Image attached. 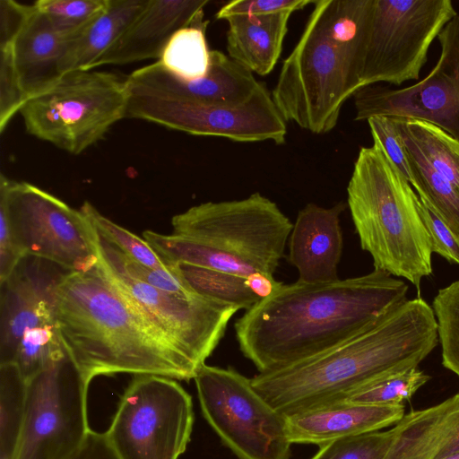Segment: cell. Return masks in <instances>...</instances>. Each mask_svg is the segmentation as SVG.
I'll return each mask as SVG.
<instances>
[{"instance_id":"6da1fadb","label":"cell","mask_w":459,"mask_h":459,"mask_svg":"<svg viewBox=\"0 0 459 459\" xmlns=\"http://www.w3.org/2000/svg\"><path fill=\"white\" fill-rule=\"evenodd\" d=\"M389 273L323 283L282 284L235 322L239 350L259 373L315 356L368 326L407 299Z\"/></svg>"},{"instance_id":"7a4b0ae2","label":"cell","mask_w":459,"mask_h":459,"mask_svg":"<svg viewBox=\"0 0 459 459\" xmlns=\"http://www.w3.org/2000/svg\"><path fill=\"white\" fill-rule=\"evenodd\" d=\"M438 342L434 310L417 297L315 356L256 374L251 384L272 407L289 415L327 403L378 377L417 368Z\"/></svg>"},{"instance_id":"3957f363","label":"cell","mask_w":459,"mask_h":459,"mask_svg":"<svg viewBox=\"0 0 459 459\" xmlns=\"http://www.w3.org/2000/svg\"><path fill=\"white\" fill-rule=\"evenodd\" d=\"M55 316L65 351L89 383L118 373L188 381L200 368L129 306L99 264L62 278Z\"/></svg>"},{"instance_id":"277c9868","label":"cell","mask_w":459,"mask_h":459,"mask_svg":"<svg viewBox=\"0 0 459 459\" xmlns=\"http://www.w3.org/2000/svg\"><path fill=\"white\" fill-rule=\"evenodd\" d=\"M272 91L286 122L316 134L332 131L361 88L373 0H316Z\"/></svg>"},{"instance_id":"5b68a950","label":"cell","mask_w":459,"mask_h":459,"mask_svg":"<svg viewBox=\"0 0 459 459\" xmlns=\"http://www.w3.org/2000/svg\"><path fill=\"white\" fill-rule=\"evenodd\" d=\"M171 225L170 235L143 232L166 264H187L240 276L273 275L293 227L260 193L192 206L174 215Z\"/></svg>"},{"instance_id":"8992f818","label":"cell","mask_w":459,"mask_h":459,"mask_svg":"<svg viewBox=\"0 0 459 459\" xmlns=\"http://www.w3.org/2000/svg\"><path fill=\"white\" fill-rule=\"evenodd\" d=\"M347 204L375 269L420 288L432 273V243L419 195L376 143L361 147L347 186Z\"/></svg>"},{"instance_id":"52a82bcc","label":"cell","mask_w":459,"mask_h":459,"mask_svg":"<svg viewBox=\"0 0 459 459\" xmlns=\"http://www.w3.org/2000/svg\"><path fill=\"white\" fill-rule=\"evenodd\" d=\"M127 101L126 77L74 70L29 99L20 113L30 134L76 155L126 118Z\"/></svg>"},{"instance_id":"ba28073f","label":"cell","mask_w":459,"mask_h":459,"mask_svg":"<svg viewBox=\"0 0 459 459\" xmlns=\"http://www.w3.org/2000/svg\"><path fill=\"white\" fill-rule=\"evenodd\" d=\"M194 420L192 398L177 380L137 375L105 433L119 459H178Z\"/></svg>"},{"instance_id":"9c48e42d","label":"cell","mask_w":459,"mask_h":459,"mask_svg":"<svg viewBox=\"0 0 459 459\" xmlns=\"http://www.w3.org/2000/svg\"><path fill=\"white\" fill-rule=\"evenodd\" d=\"M204 417L238 459H289L286 416L232 368L203 365L194 378Z\"/></svg>"},{"instance_id":"30bf717a","label":"cell","mask_w":459,"mask_h":459,"mask_svg":"<svg viewBox=\"0 0 459 459\" xmlns=\"http://www.w3.org/2000/svg\"><path fill=\"white\" fill-rule=\"evenodd\" d=\"M0 207L8 216L22 253L68 272H88L99 263L96 229L90 219L48 192L0 177Z\"/></svg>"},{"instance_id":"8fae6325","label":"cell","mask_w":459,"mask_h":459,"mask_svg":"<svg viewBox=\"0 0 459 459\" xmlns=\"http://www.w3.org/2000/svg\"><path fill=\"white\" fill-rule=\"evenodd\" d=\"M89 384L66 351L27 380L24 420L13 459H69L90 431Z\"/></svg>"},{"instance_id":"7c38bea8","label":"cell","mask_w":459,"mask_h":459,"mask_svg":"<svg viewBox=\"0 0 459 459\" xmlns=\"http://www.w3.org/2000/svg\"><path fill=\"white\" fill-rule=\"evenodd\" d=\"M456 14L451 0H373L361 87L418 80L432 42Z\"/></svg>"},{"instance_id":"4fadbf2b","label":"cell","mask_w":459,"mask_h":459,"mask_svg":"<svg viewBox=\"0 0 459 459\" xmlns=\"http://www.w3.org/2000/svg\"><path fill=\"white\" fill-rule=\"evenodd\" d=\"M127 89L126 117L146 120L195 135L242 143H285L286 121L263 82L253 97L238 106L207 105L128 85Z\"/></svg>"},{"instance_id":"5bb4252c","label":"cell","mask_w":459,"mask_h":459,"mask_svg":"<svg viewBox=\"0 0 459 459\" xmlns=\"http://www.w3.org/2000/svg\"><path fill=\"white\" fill-rule=\"evenodd\" d=\"M98 264L129 306L200 368L239 310L200 295L185 296L154 288L100 258Z\"/></svg>"},{"instance_id":"9a60e30c","label":"cell","mask_w":459,"mask_h":459,"mask_svg":"<svg viewBox=\"0 0 459 459\" xmlns=\"http://www.w3.org/2000/svg\"><path fill=\"white\" fill-rule=\"evenodd\" d=\"M441 51L431 72L409 87L392 89L377 84L353 95L355 120L385 116L426 121L459 142V14L437 37Z\"/></svg>"},{"instance_id":"2e32d148","label":"cell","mask_w":459,"mask_h":459,"mask_svg":"<svg viewBox=\"0 0 459 459\" xmlns=\"http://www.w3.org/2000/svg\"><path fill=\"white\" fill-rule=\"evenodd\" d=\"M69 273L40 257L25 255L0 282V364L14 363L23 333L55 317V293Z\"/></svg>"},{"instance_id":"e0dca14e","label":"cell","mask_w":459,"mask_h":459,"mask_svg":"<svg viewBox=\"0 0 459 459\" xmlns=\"http://www.w3.org/2000/svg\"><path fill=\"white\" fill-rule=\"evenodd\" d=\"M210 67L203 78L186 81L168 71L160 61L134 70L127 85L198 103L238 106L248 101L262 82L220 50H211Z\"/></svg>"},{"instance_id":"ac0fdd59","label":"cell","mask_w":459,"mask_h":459,"mask_svg":"<svg viewBox=\"0 0 459 459\" xmlns=\"http://www.w3.org/2000/svg\"><path fill=\"white\" fill-rule=\"evenodd\" d=\"M346 205L325 208L310 203L298 212L288 239L289 263L299 273L298 281L330 282L339 279L337 269L342 254L340 216Z\"/></svg>"},{"instance_id":"d6986e66","label":"cell","mask_w":459,"mask_h":459,"mask_svg":"<svg viewBox=\"0 0 459 459\" xmlns=\"http://www.w3.org/2000/svg\"><path fill=\"white\" fill-rule=\"evenodd\" d=\"M208 3V0H149L140 15L92 64L91 70L104 65L160 58L178 30L204 20V9Z\"/></svg>"},{"instance_id":"ffe728a7","label":"cell","mask_w":459,"mask_h":459,"mask_svg":"<svg viewBox=\"0 0 459 459\" xmlns=\"http://www.w3.org/2000/svg\"><path fill=\"white\" fill-rule=\"evenodd\" d=\"M285 416L291 444L321 446L398 423L404 416V404L330 403Z\"/></svg>"},{"instance_id":"44dd1931","label":"cell","mask_w":459,"mask_h":459,"mask_svg":"<svg viewBox=\"0 0 459 459\" xmlns=\"http://www.w3.org/2000/svg\"><path fill=\"white\" fill-rule=\"evenodd\" d=\"M33 4V11L13 42L14 65L27 100L51 88L64 74L62 63L69 39Z\"/></svg>"},{"instance_id":"7402d4cb","label":"cell","mask_w":459,"mask_h":459,"mask_svg":"<svg viewBox=\"0 0 459 459\" xmlns=\"http://www.w3.org/2000/svg\"><path fill=\"white\" fill-rule=\"evenodd\" d=\"M459 425V394L404 414L383 459H434Z\"/></svg>"},{"instance_id":"603a6c76","label":"cell","mask_w":459,"mask_h":459,"mask_svg":"<svg viewBox=\"0 0 459 459\" xmlns=\"http://www.w3.org/2000/svg\"><path fill=\"white\" fill-rule=\"evenodd\" d=\"M290 15L277 13L228 19V56L253 74L267 75L281 56Z\"/></svg>"},{"instance_id":"cb8c5ba5","label":"cell","mask_w":459,"mask_h":459,"mask_svg":"<svg viewBox=\"0 0 459 459\" xmlns=\"http://www.w3.org/2000/svg\"><path fill=\"white\" fill-rule=\"evenodd\" d=\"M149 0H108L104 11L67 44L63 74L91 70L92 64L112 47L146 7Z\"/></svg>"},{"instance_id":"d4e9b609","label":"cell","mask_w":459,"mask_h":459,"mask_svg":"<svg viewBox=\"0 0 459 459\" xmlns=\"http://www.w3.org/2000/svg\"><path fill=\"white\" fill-rule=\"evenodd\" d=\"M394 118L403 141L411 145L459 192V142L431 123Z\"/></svg>"},{"instance_id":"484cf974","label":"cell","mask_w":459,"mask_h":459,"mask_svg":"<svg viewBox=\"0 0 459 459\" xmlns=\"http://www.w3.org/2000/svg\"><path fill=\"white\" fill-rule=\"evenodd\" d=\"M197 295L248 310L262 300L240 276L187 264H168Z\"/></svg>"},{"instance_id":"4316f807","label":"cell","mask_w":459,"mask_h":459,"mask_svg":"<svg viewBox=\"0 0 459 459\" xmlns=\"http://www.w3.org/2000/svg\"><path fill=\"white\" fill-rule=\"evenodd\" d=\"M403 139V138H402ZM411 170L410 184L459 237V192L410 144L403 142Z\"/></svg>"},{"instance_id":"83f0119b","label":"cell","mask_w":459,"mask_h":459,"mask_svg":"<svg viewBox=\"0 0 459 459\" xmlns=\"http://www.w3.org/2000/svg\"><path fill=\"white\" fill-rule=\"evenodd\" d=\"M207 24V21H199L170 38L159 59L168 71L186 81L206 75L211 61L205 38Z\"/></svg>"},{"instance_id":"f1b7e54d","label":"cell","mask_w":459,"mask_h":459,"mask_svg":"<svg viewBox=\"0 0 459 459\" xmlns=\"http://www.w3.org/2000/svg\"><path fill=\"white\" fill-rule=\"evenodd\" d=\"M27 381L15 363L0 364V459H13L26 405Z\"/></svg>"},{"instance_id":"f546056e","label":"cell","mask_w":459,"mask_h":459,"mask_svg":"<svg viewBox=\"0 0 459 459\" xmlns=\"http://www.w3.org/2000/svg\"><path fill=\"white\" fill-rule=\"evenodd\" d=\"M430 377L417 368L386 375L341 394L327 403H349L373 405H398L411 396ZM326 404V403H325Z\"/></svg>"},{"instance_id":"4dcf8cb0","label":"cell","mask_w":459,"mask_h":459,"mask_svg":"<svg viewBox=\"0 0 459 459\" xmlns=\"http://www.w3.org/2000/svg\"><path fill=\"white\" fill-rule=\"evenodd\" d=\"M65 351L55 316L23 333L14 363L27 381L62 356Z\"/></svg>"},{"instance_id":"1f68e13d","label":"cell","mask_w":459,"mask_h":459,"mask_svg":"<svg viewBox=\"0 0 459 459\" xmlns=\"http://www.w3.org/2000/svg\"><path fill=\"white\" fill-rule=\"evenodd\" d=\"M96 246L100 259L119 268L135 280L176 294L197 295L169 265L166 268H152L132 259L114 246L97 229Z\"/></svg>"},{"instance_id":"d6a6232c","label":"cell","mask_w":459,"mask_h":459,"mask_svg":"<svg viewBox=\"0 0 459 459\" xmlns=\"http://www.w3.org/2000/svg\"><path fill=\"white\" fill-rule=\"evenodd\" d=\"M442 364L459 377V280L440 289L432 302Z\"/></svg>"},{"instance_id":"836d02e7","label":"cell","mask_w":459,"mask_h":459,"mask_svg":"<svg viewBox=\"0 0 459 459\" xmlns=\"http://www.w3.org/2000/svg\"><path fill=\"white\" fill-rule=\"evenodd\" d=\"M36 9L66 36H75L106 8L108 0H39Z\"/></svg>"},{"instance_id":"e575fe53","label":"cell","mask_w":459,"mask_h":459,"mask_svg":"<svg viewBox=\"0 0 459 459\" xmlns=\"http://www.w3.org/2000/svg\"><path fill=\"white\" fill-rule=\"evenodd\" d=\"M80 210L107 239L127 256L152 268L168 267L144 238L105 217L91 203L84 202Z\"/></svg>"},{"instance_id":"d590c367","label":"cell","mask_w":459,"mask_h":459,"mask_svg":"<svg viewBox=\"0 0 459 459\" xmlns=\"http://www.w3.org/2000/svg\"><path fill=\"white\" fill-rule=\"evenodd\" d=\"M395 434L394 426L385 431L334 440L319 446L311 459H383Z\"/></svg>"},{"instance_id":"8d00e7d4","label":"cell","mask_w":459,"mask_h":459,"mask_svg":"<svg viewBox=\"0 0 459 459\" xmlns=\"http://www.w3.org/2000/svg\"><path fill=\"white\" fill-rule=\"evenodd\" d=\"M13 42H0V132L27 101L17 76Z\"/></svg>"},{"instance_id":"74e56055","label":"cell","mask_w":459,"mask_h":459,"mask_svg":"<svg viewBox=\"0 0 459 459\" xmlns=\"http://www.w3.org/2000/svg\"><path fill=\"white\" fill-rule=\"evenodd\" d=\"M373 142L377 143L403 177L411 181V170L402 136L393 117L375 116L367 120Z\"/></svg>"},{"instance_id":"f35d334b","label":"cell","mask_w":459,"mask_h":459,"mask_svg":"<svg viewBox=\"0 0 459 459\" xmlns=\"http://www.w3.org/2000/svg\"><path fill=\"white\" fill-rule=\"evenodd\" d=\"M418 205L430 237L433 253H437L451 264H459V237L433 208L420 197Z\"/></svg>"},{"instance_id":"ab89813d","label":"cell","mask_w":459,"mask_h":459,"mask_svg":"<svg viewBox=\"0 0 459 459\" xmlns=\"http://www.w3.org/2000/svg\"><path fill=\"white\" fill-rule=\"evenodd\" d=\"M312 0H235L224 4L215 14L216 19L228 20L234 16H263L292 13L313 4Z\"/></svg>"},{"instance_id":"60d3db41","label":"cell","mask_w":459,"mask_h":459,"mask_svg":"<svg viewBox=\"0 0 459 459\" xmlns=\"http://www.w3.org/2000/svg\"><path fill=\"white\" fill-rule=\"evenodd\" d=\"M69 459H119L106 433L90 429L84 442Z\"/></svg>"},{"instance_id":"b9f144b4","label":"cell","mask_w":459,"mask_h":459,"mask_svg":"<svg viewBox=\"0 0 459 459\" xmlns=\"http://www.w3.org/2000/svg\"><path fill=\"white\" fill-rule=\"evenodd\" d=\"M459 451V425L451 438L440 448L434 459H441Z\"/></svg>"},{"instance_id":"7bdbcfd3","label":"cell","mask_w":459,"mask_h":459,"mask_svg":"<svg viewBox=\"0 0 459 459\" xmlns=\"http://www.w3.org/2000/svg\"><path fill=\"white\" fill-rule=\"evenodd\" d=\"M441 459H459V451L458 452H455L449 455H446Z\"/></svg>"}]
</instances>
